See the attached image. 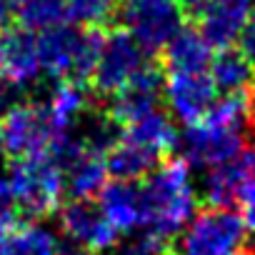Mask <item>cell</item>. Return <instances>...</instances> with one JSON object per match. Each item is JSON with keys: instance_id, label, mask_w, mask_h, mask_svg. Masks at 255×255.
Listing matches in <instances>:
<instances>
[{"instance_id": "d4e9b609", "label": "cell", "mask_w": 255, "mask_h": 255, "mask_svg": "<svg viewBox=\"0 0 255 255\" xmlns=\"http://www.w3.org/2000/svg\"><path fill=\"white\" fill-rule=\"evenodd\" d=\"M238 50L245 55V60L253 65V70H255V10H253V15L248 18V23H245V28H243V33H240V38H238Z\"/></svg>"}, {"instance_id": "8992f818", "label": "cell", "mask_w": 255, "mask_h": 255, "mask_svg": "<svg viewBox=\"0 0 255 255\" xmlns=\"http://www.w3.org/2000/svg\"><path fill=\"white\" fill-rule=\"evenodd\" d=\"M245 238L238 213L208 205L180 230L173 255H245Z\"/></svg>"}, {"instance_id": "ffe728a7", "label": "cell", "mask_w": 255, "mask_h": 255, "mask_svg": "<svg viewBox=\"0 0 255 255\" xmlns=\"http://www.w3.org/2000/svg\"><path fill=\"white\" fill-rule=\"evenodd\" d=\"M5 255H60V240L40 223H15L3 233Z\"/></svg>"}, {"instance_id": "f546056e", "label": "cell", "mask_w": 255, "mask_h": 255, "mask_svg": "<svg viewBox=\"0 0 255 255\" xmlns=\"http://www.w3.org/2000/svg\"><path fill=\"white\" fill-rule=\"evenodd\" d=\"M0 150H3V125H0Z\"/></svg>"}, {"instance_id": "cb8c5ba5", "label": "cell", "mask_w": 255, "mask_h": 255, "mask_svg": "<svg viewBox=\"0 0 255 255\" xmlns=\"http://www.w3.org/2000/svg\"><path fill=\"white\" fill-rule=\"evenodd\" d=\"M115 255H168V253H165V243H158V240L143 235L133 243L123 245Z\"/></svg>"}, {"instance_id": "44dd1931", "label": "cell", "mask_w": 255, "mask_h": 255, "mask_svg": "<svg viewBox=\"0 0 255 255\" xmlns=\"http://www.w3.org/2000/svg\"><path fill=\"white\" fill-rule=\"evenodd\" d=\"M15 18L33 33H45L68 20L65 0H18Z\"/></svg>"}, {"instance_id": "8fae6325", "label": "cell", "mask_w": 255, "mask_h": 255, "mask_svg": "<svg viewBox=\"0 0 255 255\" xmlns=\"http://www.w3.org/2000/svg\"><path fill=\"white\" fill-rule=\"evenodd\" d=\"M185 15L215 50H223L238 43L253 15V0H193Z\"/></svg>"}, {"instance_id": "4fadbf2b", "label": "cell", "mask_w": 255, "mask_h": 255, "mask_svg": "<svg viewBox=\"0 0 255 255\" xmlns=\"http://www.w3.org/2000/svg\"><path fill=\"white\" fill-rule=\"evenodd\" d=\"M163 95L170 108V115L183 125H195L205 118L213 103L220 98L210 70L195 73H163Z\"/></svg>"}, {"instance_id": "52a82bcc", "label": "cell", "mask_w": 255, "mask_h": 255, "mask_svg": "<svg viewBox=\"0 0 255 255\" xmlns=\"http://www.w3.org/2000/svg\"><path fill=\"white\" fill-rule=\"evenodd\" d=\"M60 255H100L118 245L120 233L93 200H73L60 208Z\"/></svg>"}, {"instance_id": "484cf974", "label": "cell", "mask_w": 255, "mask_h": 255, "mask_svg": "<svg viewBox=\"0 0 255 255\" xmlns=\"http://www.w3.org/2000/svg\"><path fill=\"white\" fill-rule=\"evenodd\" d=\"M238 208H240V220H243L245 235L255 240V195H250L248 200H243Z\"/></svg>"}, {"instance_id": "7402d4cb", "label": "cell", "mask_w": 255, "mask_h": 255, "mask_svg": "<svg viewBox=\"0 0 255 255\" xmlns=\"http://www.w3.org/2000/svg\"><path fill=\"white\" fill-rule=\"evenodd\" d=\"M65 8L73 25L103 30L120 13V0H65Z\"/></svg>"}, {"instance_id": "9c48e42d", "label": "cell", "mask_w": 255, "mask_h": 255, "mask_svg": "<svg viewBox=\"0 0 255 255\" xmlns=\"http://www.w3.org/2000/svg\"><path fill=\"white\" fill-rule=\"evenodd\" d=\"M185 20L188 15L178 0H128L123 10L125 30L145 53H160L185 28Z\"/></svg>"}, {"instance_id": "f1b7e54d", "label": "cell", "mask_w": 255, "mask_h": 255, "mask_svg": "<svg viewBox=\"0 0 255 255\" xmlns=\"http://www.w3.org/2000/svg\"><path fill=\"white\" fill-rule=\"evenodd\" d=\"M178 3H180V5H183V10H185V8H188V5L193 3V0H178Z\"/></svg>"}, {"instance_id": "9a60e30c", "label": "cell", "mask_w": 255, "mask_h": 255, "mask_svg": "<svg viewBox=\"0 0 255 255\" xmlns=\"http://www.w3.org/2000/svg\"><path fill=\"white\" fill-rule=\"evenodd\" d=\"M203 195L215 208H233L255 195V148H243L233 160L210 168L203 180Z\"/></svg>"}, {"instance_id": "7a4b0ae2", "label": "cell", "mask_w": 255, "mask_h": 255, "mask_svg": "<svg viewBox=\"0 0 255 255\" xmlns=\"http://www.w3.org/2000/svg\"><path fill=\"white\" fill-rule=\"evenodd\" d=\"M250 118V95H220L203 120L185 125L178 138L183 158L190 165L218 168L233 160L245 143L243 128Z\"/></svg>"}, {"instance_id": "2e32d148", "label": "cell", "mask_w": 255, "mask_h": 255, "mask_svg": "<svg viewBox=\"0 0 255 255\" xmlns=\"http://www.w3.org/2000/svg\"><path fill=\"white\" fill-rule=\"evenodd\" d=\"M98 208L118 233H133V230L143 228L140 183L110 180L98 195Z\"/></svg>"}, {"instance_id": "277c9868", "label": "cell", "mask_w": 255, "mask_h": 255, "mask_svg": "<svg viewBox=\"0 0 255 255\" xmlns=\"http://www.w3.org/2000/svg\"><path fill=\"white\" fill-rule=\"evenodd\" d=\"M40 45V63L43 70L55 80H73V83H90L103 33L80 25H58L45 33H38Z\"/></svg>"}, {"instance_id": "6da1fadb", "label": "cell", "mask_w": 255, "mask_h": 255, "mask_svg": "<svg viewBox=\"0 0 255 255\" xmlns=\"http://www.w3.org/2000/svg\"><path fill=\"white\" fill-rule=\"evenodd\" d=\"M143 230L158 243H168L195 215V188L185 158H165L140 180Z\"/></svg>"}, {"instance_id": "5bb4252c", "label": "cell", "mask_w": 255, "mask_h": 255, "mask_svg": "<svg viewBox=\"0 0 255 255\" xmlns=\"http://www.w3.org/2000/svg\"><path fill=\"white\" fill-rule=\"evenodd\" d=\"M160 98H163V73L155 65L145 63L118 93L110 95L108 120L120 128L130 125V123L155 113Z\"/></svg>"}, {"instance_id": "4316f807", "label": "cell", "mask_w": 255, "mask_h": 255, "mask_svg": "<svg viewBox=\"0 0 255 255\" xmlns=\"http://www.w3.org/2000/svg\"><path fill=\"white\" fill-rule=\"evenodd\" d=\"M18 10V0H0V28L10 25V20L15 18Z\"/></svg>"}, {"instance_id": "7c38bea8", "label": "cell", "mask_w": 255, "mask_h": 255, "mask_svg": "<svg viewBox=\"0 0 255 255\" xmlns=\"http://www.w3.org/2000/svg\"><path fill=\"white\" fill-rule=\"evenodd\" d=\"M43 73L38 33L23 25L0 28V85L20 90Z\"/></svg>"}, {"instance_id": "30bf717a", "label": "cell", "mask_w": 255, "mask_h": 255, "mask_svg": "<svg viewBox=\"0 0 255 255\" xmlns=\"http://www.w3.org/2000/svg\"><path fill=\"white\" fill-rule=\"evenodd\" d=\"M145 63H148L145 48L125 28H110L108 33H103V45H100V55H98L90 85L95 93L110 98Z\"/></svg>"}, {"instance_id": "ac0fdd59", "label": "cell", "mask_w": 255, "mask_h": 255, "mask_svg": "<svg viewBox=\"0 0 255 255\" xmlns=\"http://www.w3.org/2000/svg\"><path fill=\"white\" fill-rule=\"evenodd\" d=\"M210 78L223 95H248V90L255 88V70L235 48H223L213 55Z\"/></svg>"}, {"instance_id": "ba28073f", "label": "cell", "mask_w": 255, "mask_h": 255, "mask_svg": "<svg viewBox=\"0 0 255 255\" xmlns=\"http://www.w3.org/2000/svg\"><path fill=\"white\" fill-rule=\"evenodd\" d=\"M0 125H3V150L10 155V160L50 153L58 140L45 103H13L0 115Z\"/></svg>"}, {"instance_id": "d6986e66", "label": "cell", "mask_w": 255, "mask_h": 255, "mask_svg": "<svg viewBox=\"0 0 255 255\" xmlns=\"http://www.w3.org/2000/svg\"><path fill=\"white\" fill-rule=\"evenodd\" d=\"M88 108V93L83 83H73V80H58L53 95L45 100V110L50 115V123L55 128L58 138L70 135V130L75 128L78 118L85 113Z\"/></svg>"}, {"instance_id": "83f0119b", "label": "cell", "mask_w": 255, "mask_h": 255, "mask_svg": "<svg viewBox=\"0 0 255 255\" xmlns=\"http://www.w3.org/2000/svg\"><path fill=\"white\" fill-rule=\"evenodd\" d=\"M0 255H5V245H3V233H0Z\"/></svg>"}, {"instance_id": "e0dca14e", "label": "cell", "mask_w": 255, "mask_h": 255, "mask_svg": "<svg viewBox=\"0 0 255 255\" xmlns=\"http://www.w3.org/2000/svg\"><path fill=\"white\" fill-rule=\"evenodd\" d=\"M213 45L200 35L195 25H185L163 50V70L165 73H195L210 70L213 63Z\"/></svg>"}, {"instance_id": "603a6c76", "label": "cell", "mask_w": 255, "mask_h": 255, "mask_svg": "<svg viewBox=\"0 0 255 255\" xmlns=\"http://www.w3.org/2000/svg\"><path fill=\"white\" fill-rule=\"evenodd\" d=\"M18 223V205L8 178H0V233H8Z\"/></svg>"}, {"instance_id": "5b68a950", "label": "cell", "mask_w": 255, "mask_h": 255, "mask_svg": "<svg viewBox=\"0 0 255 255\" xmlns=\"http://www.w3.org/2000/svg\"><path fill=\"white\" fill-rule=\"evenodd\" d=\"M8 180L18 213L28 215L30 220H43L63 208V198L68 193L65 175L50 153L13 160Z\"/></svg>"}, {"instance_id": "3957f363", "label": "cell", "mask_w": 255, "mask_h": 255, "mask_svg": "<svg viewBox=\"0 0 255 255\" xmlns=\"http://www.w3.org/2000/svg\"><path fill=\"white\" fill-rule=\"evenodd\" d=\"M175 145L178 133L173 120L155 110L130 125H123V130L113 138L105 150L108 173L113 180L140 183L175 150Z\"/></svg>"}]
</instances>
